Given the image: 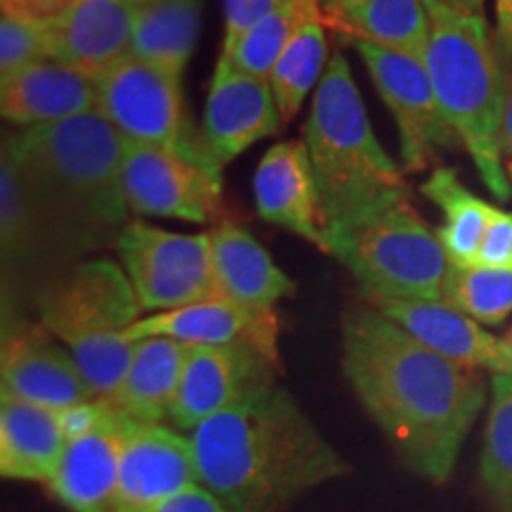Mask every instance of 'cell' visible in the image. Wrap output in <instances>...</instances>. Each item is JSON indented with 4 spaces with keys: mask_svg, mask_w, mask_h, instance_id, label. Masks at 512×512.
<instances>
[{
    "mask_svg": "<svg viewBox=\"0 0 512 512\" xmlns=\"http://www.w3.org/2000/svg\"><path fill=\"white\" fill-rule=\"evenodd\" d=\"M254 202L261 219L328 252L316 178L304 143L287 140L266 152L254 174Z\"/></svg>",
    "mask_w": 512,
    "mask_h": 512,
    "instance_id": "17",
    "label": "cell"
},
{
    "mask_svg": "<svg viewBox=\"0 0 512 512\" xmlns=\"http://www.w3.org/2000/svg\"><path fill=\"white\" fill-rule=\"evenodd\" d=\"M325 29L368 43L420 57L425 53L430 22L422 0H318Z\"/></svg>",
    "mask_w": 512,
    "mask_h": 512,
    "instance_id": "23",
    "label": "cell"
},
{
    "mask_svg": "<svg viewBox=\"0 0 512 512\" xmlns=\"http://www.w3.org/2000/svg\"><path fill=\"white\" fill-rule=\"evenodd\" d=\"M320 17L318 0H285L273 15L249 29L228 53H221L235 69L256 79H271L273 67L304 19Z\"/></svg>",
    "mask_w": 512,
    "mask_h": 512,
    "instance_id": "30",
    "label": "cell"
},
{
    "mask_svg": "<svg viewBox=\"0 0 512 512\" xmlns=\"http://www.w3.org/2000/svg\"><path fill=\"white\" fill-rule=\"evenodd\" d=\"M278 105L271 83L256 79L219 57L204 107L202 143L207 155L221 166L249 150L256 140L280 131Z\"/></svg>",
    "mask_w": 512,
    "mask_h": 512,
    "instance_id": "14",
    "label": "cell"
},
{
    "mask_svg": "<svg viewBox=\"0 0 512 512\" xmlns=\"http://www.w3.org/2000/svg\"><path fill=\"white\" fill-rule=\"evenodd\" d=\"M5 472V427H3V403H0V477Z\"/></svg>",
    "mask_w": 512,
    "mask_h": 512,
    "instance_id": "44",
    "label": "cell"
},
{
    "mask_svg": "<svg viewBox=\"0 0 512 512\" xmlns=\"http://www.w3.org/2000/svg\"><path fill=\"white\" fill-rule=\"evenodd\" d=\"M422 3L430 22L422 64L441 112L475 162L486 190L498 202H508L512 185L501 147L505 67L496 36L486 17L460 15L439 0Z\"/></svg>",
    "mask_w": 512,
    "mask_h": 512,
    "instance_id": "5",
    "label": "cell"
},
{
    "mask_svg": "<svg viewBox=\"0 0 512 512\" xmlns=\"http://www.w3.org/2000/svg\"><path fill=\"white\" fill-rule=\"evenodd\" d=\"M304 145L323 211L325 245L332 235L408 197L399 166L373 133L342 53L330 57L316 86L304 126Z\"/></svg>",
    "mask_w": 512,
    "mask_h": 512,
    "instance_id": "4",
    "label": "cell"
},
{
    "mask_svg": "<svg viewBox=\"0 0 512 512\" xmlns=\"http://www.w3.org/2000/svg\"><path fill=\"white\" fill-rule=\"evenodd\" d=\"M121 425L117 415L105 427L64 444L53 477L46 482L48 494L74 512H114L119 491Z\"/></svg>",
    "mask_w": 512,
    "mask_h": 512,
    "instance_id": "21",
    "label": "cell"
},
{
    "mask_svg": "<svg viewBox=\"0 0 512 512\" xmlns=\"http://www.w3.org/2000/svg\"><path fill=\"white\" fill-rule=\"evenodd\" d=\"M131 3H136V5H140V3H145V0H131Z\"/></svg>",
    "mask_w": 512,
    "mask_h": 512,
    "instance_id": "46",
    "label": "cell"
},
{
    "mask_svg": "<svg viewBox=\"0 0 512 512\" xmlns=\"http://www.w3.org/2000/svg\"><path fill=\"white\" fill-rule=\"evenodd\" d=\"M482 479L496 512H512V375L498 373L491 377Z\"/></svg>",
    "mask_w": 512,
    "mask_h": 512,
    "instance_id": "31",
    "label": "cell"
},
{
    "mask_svg": "<svg viewBox=\"0 0 512 512\" xmlns=\"http://www.w3.org/2000/svg\"><path fill=\"white\" fill-rule=\"evenodd\" d=\"M209 242L219 299L249 311H273L280 299L297 290L271 254L238 223H221L209 233Z\"/></svg>",
    "mask_w": 512,
    "mask_h": 512,
    "instance_id": "22",
    "label": "cell"
},
{
    "mask_svg": "<svg viewBox=\"0 0 512 512\" xmlns=\"http://www.w3.org/2000/svg\"><path fill=\"white\" fill-rule=\"evenodd\" d=\"M48 238L72 252L117 240L128 204L126 140L98 110L5 138Z\"/></svg>",
    "mask_w": 512,
    "mask_h": 512,
    "instance_id": "3",
    "label": "cell"
},
{
    "mask_svg": "<svg viewBox=\"0 0 512 512\" xmlns=\"http://www.w3.org/2000/svg\"><path fill=\"white\" fill-rule=\"evenodd\" d=\"M197 484L190 437L152 422L124 418L114 512H138Z\"/></svg>",
    "mask_w": 512,
    "mask_h": 512,
    "instance_id": "13",
    "label": "cell"
},
{
    "mask_svg": "<svg viewBox=\"0 0 512 512\" xmlns=\"http://www.w3.org/2000/svg\"><path fill=\"white\" fill-rule=\"evenodd\" d=\"M377 93L399 128L406 171H422L458 145V136L441 112L430 74L420 57L358 43Z\"/></svg>",
    "mask_w": 512,
    "mask_h": 512,
    "instance_id": "11",
    "label": "cell"
},
{
    "mask_svg": "<svg viewBox=\"0 0 512 512\" xmlns=\"http://www.w3.org/2000/svg\"><path fill=\"white\" fill-rule=\"evenodd\" d=\"M420 190L427 200L437 204L441 216H444V223L437 230V238L444 247L448 261L458 268L475 266L494 207L479 200L477 195H472L456 171L446 169V166L434 169Z\"/></svg>",
    "mask_w": 512,
    "mask_h": 512,
    "instance_id": "27",
    "label": "cell"
},
{
    "mask_svg": "<svg viewBox=\"0 0 512 512\" xmlns=\"http://www.w3.org/2000/svg\"><path fill=\"white\" fill-rule=\"evenodd\" d=\"M114 415H117V408H114L110 401L88 399L64 408V411L57 413V420H60L64 441H72V439L86 437V434H93L95 430H100V427H105Z\"/></svg>",
    "mask_w": 512,
    "mask_h": 512,
    "instance_id": "35",
    "label": "cell"
},
{
    "mask_svg": "<svg viewBox=\"0 0 512 512\" xmlns=\"http://www.w3.org/2000/svg\"><path fill=\"white\" fill-rule=\"evenodd\" d=\"M328 62V38H325L323 19H304L287 41L268 79L283 124L297 117L306 95L323 79Z\"/></svg>",
    "mask_w": 512,
    "mask_h": 512,
    "instance_id": "28",
    "label": "cell"
},
{
    "mask_svg": "<svg viewBox=\"0 0 512 512\" xmlns=\"http://www.w3.org/2000/svg\"><path fill=\"white\" fill-rule=\"evenodd\" d=\"M126 337L131 342L169 337L181 344H249L280 368L275 311H249L226 299H207L145 316L126 330Z\"/></svg>",
    "mask_w": 512,
    "mask_h": 512,
    "instance_id": "15",
    "label": "cell"
},
{
    "mask_svg": "<svg viewBox=\"0 0 512 512\" xmlns=\"http://www.w3.org/2000/svg\"><path fill=\"white\" fill-rule=\"evenodd\" d=\"M136 292L110 259L79 264L38 302L41 328L57 337L95 399L112 401L124 382L138 342L126 330L140 320Z\"/></svg>",
    "mask_w": 512,
    "mask_h": 512,
    "instance_id": "6",
    "label": "cell"
},
{
    "mask_svg": "<svg viewBox=\"0 0 512 512\" xmlns=\"http://www.w3.org/2000/svg\"><path fill=\"white\" fill-rule=\"evenodd\" d=\"M496 17V43L503 64H512V0H494Z\"/></svg>",
    "mask_w": 512,
    "mask_h": 512,
    "instance_id": "40",
    "label": "cell"
},
{
    "mask_svg": "<svg viewBox=\"0 0 512 512\" xmlns=\"http://www.w3.org/2000/svg\"><path fill=\"white\" fill-rule=\"evenodd\" d=\"M328 252L356 275L368 299L444 302L453 264L408 197L332 235Z\"/></svg>",
    "mask_w": 512,
    "mask_h": 512,
    "instance_id": "7",
    "label": "cell"
},
{
    "mask_svg": "<svg viewBox=\"0 0 512 512\" xmlns=\"http://www.w3.org/2000/svg\"><path fill=\"white\" fill-rule=\"evenodd\" d=\"M5 427L3 477L46 484L64 451V434L55 411L19 401L0 389Z\"/></svg>",
    "mask_w": 512,
    "mask_h": 512,
    "instance_id": "25",
    "label": "cell"
},
{
    "mask_svg": "<svg viewBox=\"0 0 512 512\" xmlns=\"http://www.w3.org/2000/svg\"><path fill=\"white\" fill-rule=\"evenodd\" d=\"M98 83V110L131 143L200 155L181 93V79L157 64L124 57Z\"/></svg>",
    "mask_w": 512,
    "mask_h": 512,
    "instance_id": "9",
    "label": "cell"
},
{
    "mask_svg": "<svg viewBox=\"0 0 512 512\" xmlns=\"http://www.w3.org/2000/svg\"><path fill=\"white\" fill-rule=\"evenodd\" d=\"M136 3L131 0H79L50 27V60L67 64L98 81L128 57L136 24Z\"/></svg>",
    "mask_w": 512,
    "mask_h": 512,
    "instance_id": "16",
    "label": "cell"
},
{
    "mask_svg": "<svg viewBox=\"0 0 512 512\" xmlns=\"http://www.w3.org/2000/svg\"><path fill=\"white\" fill-rule=\"evenodd\" d=\"M117 252L143 311L219 299L209 233L181 235L133 221L121 228Z\"/></svg>",
    "mask_w": 512,
    "mask_h": 512,
    "instance_id": "8",
    "label": "cell"
},
{
    "mask_svg": "<svg viewBox=\"0 0 512 512\" xmlns=\"http://www.w3.org/2000/svg\"><path fill=\"white\" fill-rule=\"evenodd\" d=\"M505 67V93H503V126H501V147L503 157L512 162V64Z\"/></svg>",
    "mask_w": 512,
    "mask_h": 512,
    "instance_id": "41",
    "label": "cell"
},
{
    "mask_svg": "<svg viewBox=\"0 0 512 512\" xmlns=\"http://www.w3.org/2000/svg\"><path fill=\"white\" fill-rule=\"evenodd\" d=\"M24 328H27V323H24L22 316H19L10 292L5 290L3 283H0V356H3V351L15 342V337Z\"/></svg>",
    "mask_w": 512,
    "mask_h": 512,
    "instance_id": "39",
    "label": "cell"
},
{
    "mask_svg": "<svg viewBox=\"0 0 512 512\" xmlns=\"http://www.w3.org/2000/svg\"><path fill=\"white\" fill-rule=\"evenodd\" d=\"M48 240L5 140H0V266L27 264Z\"/></svg>",
    "mask_w": 512,
    "mask_h": 512,
    "instance_id": "29",
    "label": "cell"
},
{
    "mask_svg": "<svg viewBox=\"0 0 512 512\" xmlns=\"http://www.w3.org/2000/svg\"><path fill=\"white\" fill-rule=\"evenodd\" d=\"M285 0H226V36L221 53H228L249 29L264 22Z\"/></svg>",
    "mask_w": 512,
    "mask_h": 512,
    "instance_id": "36",
    "label": "cell"
},
{
    "mask_svg": "<svg viewBox=\"0 0 512 512\" xmlns=\"http://www.w3.org/2000/svg\"><path fill=\"white\" fill-rule=\"evenodd\" d=\"M190 444L197 484L228 512H287L349 470L275 380L195 427Z\"/></svg>",
    "mask_w": 512,
    "mask_h": 512,
    "instance_id": "2",
    "label": "cell"
},
{
    "mask_svg": "<svg viewBox=\"0 0 512 512\" xmlns=\"http://www.w3.org/2000/svg\"><path fill=\"white\" fill-rule=\"evenodd\" d=\"M79 0H0L3 17L31 27H50L62 19Z\"/></svg>",
    "mask_w": 512,
    "mask_h": 512,
    "instance_id": "37",
    "label": "cell"
},
{
    "mask_svg": "<svg viewBox=\"0 0 512 512\" xmlns=\"http://www.w3.org/2000/svg\"><path fill=\"white\" fill-rule=\"evenodd\" d=\"M188 344L169 337L138 339L131 366L110 401L128 420L162 425L174 406Z\"/></svg>",
    "mask_w": 512,
    "mask_h": 512,
    "instance_id": "24",
    "label": "cell"
},
{
    "mask_svg": "<svg viewBox=\"0 0 512 512\" xmlns=\"http://www.w3.org/2000/svg\"><path fill=\"white\" fill-rule=\"evenodd\" d=\"M98 107V83L55 60H41L0 76V119L46 126Z\"/></svg>",
    "mask_w": 512,
    "mask_h": 512,
    "instance_id": "20",
    "label": "cell"
},
{
    "mask_svg": "<svg viewBox=\"0 0 512 512\" xmlns=\"http://www.w3.org/2000/svg\"><path fill=\"white\" fill-rule=\"evenodd\" d=\"M342 368L396 456L415 475L444 484L484 408L482 375L422 347L373 306L344 316Z\"/></svg>",
    "mask_w": 512,
    "mask_h": 512,
    "instance_id": "1",
    "label": "cell"
},
{
    "mask_svg": "<svg viewBox=\"0 0 512 512\" xmlns=\"http://www.w3.org/2000/svg\"><path fill=\"white\" fill-rule=\"evenodd\" d=\"M0 389L55 413L95 399L72 356L53 344L46 330L31 325L0 356Z\"/></svg>",
    "mask_w": 512,
    "mask_h": 512,
    "instance_id": "19",
    "label": "cell"
},
{
    "mask_svg": "<svg viewBox=\"0 0 512 512\" xmlns=\"http://www.w3.org/2000/svg\"><path fill=\"white\" fill-rule=\"evenodd\" d=\"M441 5L467 17H484V0H439Z\"/></svg>",
    "mask_w": 512,
    "mask_h": 512,
    "instance_id": "42",
    "label": "cell"
},
{
    "mask_svg": "<svg viewBox=\"0 0 512 512\" xmlns=\"http://www.w3.org/2000/svg\"><path fill=\"white\" fill-rule=\"evenodd\" d=\"M508 178H510V185H512V162L508 164Z\"/></svg>",
    "mask_w": 512,
    "mask_h": 512,
    "instance_id": "45",
    "label": "cell"
},
{
    "mask_svg": "<svg viewBox=\"0 0 512 512\" xmlns=\"http://www.w3.org/2000/svg\"><path fill=\"white\" fill-rule=\"evenodd\" d=\"M202 0H145L136 8L131 57L181 79L195 53Z\"/></svg>",
    "mask_w": 512,
    "mask_h": 512,
    "instance_id": "26",
    "label": "cell"
},
{
    "mask_svg": "<svg viewBox=\"0 0 512 512\" xmlns=\"http://www.w3.org/2000/svg\"><path fill=\"white\" fill-rule=\"evenodd\" d=\"M501 351H503V375H512V328L508 335L501 339Z\"/></svg>",
    "mask_w": 512,
    "mask_h": 512,
    "instance_id": "43",
    "label": "cell"
},
{
    "mask_svg": "<svg viewBox=\"0 0 512 512\" xmlns=\"http://www.w3.org/2000/svg\"><path fill=\"white\" fill-rule=\"evenodd\" d=\"M370 306L418 339L422 347L446 361L472 370H491L503 375L501 339L486 332L477 320L446 302L418 299H368Z\"/></svg>",
    "mask_w": 512,
    "mask_h": 512,
    "instance_id": "18",
    "label": "cell"
},
{
    "mask_svg": "<svg viewBox=\"0 0 512 512\" xmlns=\"http://www.w3.org/2000/svg\"><path fill=\"white\" fill-rule=\"evenodd\" d=\"M41 60H50L46 29L0 17V76Z\"/></svg>",
    "mask_w": 512,
    "mask_h": 512,
    "instance_id": "33",
    "label": "cell"
},
{
    "mask_svg": "<svg viewBox=\"0 0 512 512\" xmlns=\"http://www.w3.org/2000/svg\"><path fill=\"white\" fill-rule=\"evenodd\" d=\"M475 266L512 271V214L494 207Z\"/></svg>",
    "mask_w": 512,
    "mask_h": 512,
    "instance_id": "34",
    "label": "cell"
},
{
    "mask_svg": "<svg viewBox=\"0 0 512 512\" xmlns=\"http://www.w3.org/2000/svg\"><path fill=\"white\" fill-rule=\"evenodd\" d=\"M444 302L482 325H501L512 313V271L467 266L451 268Z\"/></svg>",
    "mask_w": 512,
    "mask_h": 512,
    "instance_id": "32",
    "label": "cell"
},
{
    "mask_svg": "<svg viewBox=\"0 0 512 512\" xmlns=\"http://www.w3.org/2000/svg\"><path fill=\"white\" fill-rule=\"evenodd\" d=\"M275 370L249 344H188L169 422L192 432L252 389L273 382Z\"/></svg>",
    "mask_w": 512,
    "mask_h": 512,
    "instance_id": "12",
    "label": "cell"
},
{
    "mask_svg": "<svg viewBox=\"0 0 512 512\" xmlns=\"http://www.w3.org/2000/svg\"><path fill=\"white\" fill-rule=\"evenodd\" d=\"M138 512H228L219 498L211 491L204 489L202 484H192L178 494L164 498L150 508Z\"/></svg>",
    "mask_w": 512,
    "mask_h": 512,
    "instance_id": "38",
    "label": "cell"
},
{
    "mask_svg": "<svg viewBox=\"0 0 512 512\" xmlns=\"http://www.w3.org/2000/svg\"><path fill=\"white\" fill-rule=\"evenodd\" d=\"M121 183L128 209L138 216L190 223H207L221 216V166L207 152L188 155L126 140Z\"/></svg>",
    "mask_w": 512,
    "mask_h": 512,
    "instance_id": "10",
    "label": "cell"
}]
</instances>
